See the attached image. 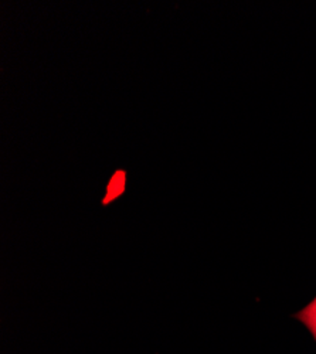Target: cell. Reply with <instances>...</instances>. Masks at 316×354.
<instances>
[{"mask_svg":"<svg viewBox=\"0 0 316 354\" xmlns=\"http://www.w3.org/2000/svg\"><path fill=\"white\" fill-rule=\"evenodd\" d=\"M294 319L304 324L310 333V336L313 337V340L316 342V308L306 305L304 309L294 313Z\"/></svg>","mask_w":316,"mask_h":354,"instance_id":"6da1fadb","label":"cell"},{"mask_svg":"<svg viewBox=\"0 0 316 354\" xmlns=\"http://www.w3.org/2000/svg\"><path fill=\"white\" fill-rule=\"evenodd\" d=\"M308 305H309V306H312V308H316V297H315V298H313Z\"/></svg>","mask_w":316,"mask_h":354,"instance_id":"7a4b0ae2","label":"cell"}]
</instances>
